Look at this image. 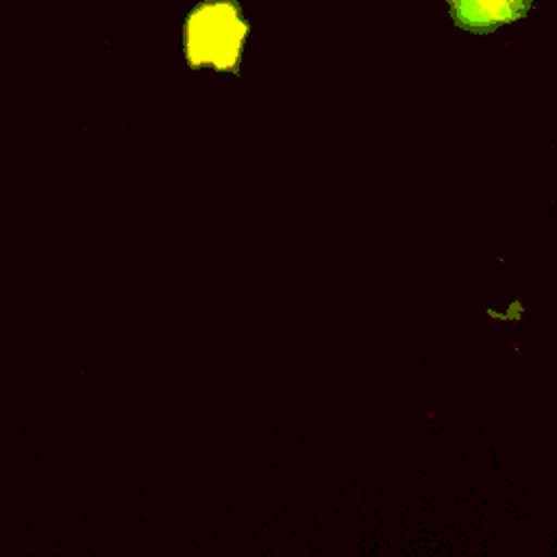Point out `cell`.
Masks as SVG:
<instances>
[{
    "label": "cell",
    "instance_id": "2",
    "mask_svg": "<svg viewBox=\"0 0 557 557\" xmlns=\"http://www.w3.org/2000/svg\"><path fill=\"white\" fill-rule=\"evenodd\" d=\"M457 17L472 26H492L524 13L527 0H453Z\"/></svg>",
    "mask_w": 557,
    "mask_h": 557
},
{
    "label": "cell",
    "instance_id": "1",
    "mask_svg": "<svg viewBox=\"0 0 557 557\" xmlns=\"http://www.w3.org/2000/svg\"><path fill=\"white\" fill-rule=\"evenodd\" d=\"M246 35V22L231 0H213L200 4L187 20L185 39L189 63H211L215 67H233Z\"/></svg>",
    "mask_w": 557,
    "mask_h": 557
}]
</instances>
